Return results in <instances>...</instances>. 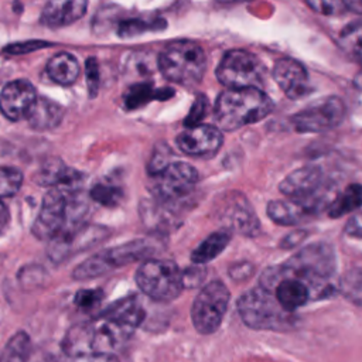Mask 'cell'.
<instances>
[{
    "label": "cell",
    "mask_w": 362,
    "mask_h": 362,
    "mask_svg": "<svg viewBox=\"0 0 362 362\" xmlns=\"http://www.w3.org/2000/svg\"><path fill=\"white\" fill-rule=\"evenodd\" d=\"M206 276V270L204 264H195L188 266L187 269L181 270V279H182V286L184 288H194L202 284L204 279Z\"/></svg>",
    "instance_id": "cell-36"
},
{
    "label": "cell",
    "mask_w": 362,
    "mask_h": 362,
    "mask_svg": "<svg viewBox=\"0 0 362 362\" xmlns=\"http://www.w3.org/2000/svg\"><path fill=\"white\" fill-rule=\"evenodd\" d=\"M205 113H206V98L199 95L195 98L185 120H184V124L185 127H191V126H195V124H199L202 122V119L205 117Z\"/></svg>",
    "instance_id": "cell-38"
},
{
    "label": "cell",
    "mask_w": 362,
    "mask_h": 362,
    "mask_svg": "<svg viewBox=\"0 0 362 362\" xmlns=\"http://www.w3.org/2000/svg\"><path fill=\"white\" fill-rule=\"evenodd\" d=\"M37 99L35 88L24 79L8 82L0 93V110L11 122L27 117Z\"/></svg>",
    "instance_id": "cell-16"
},
{
    "label": "cell",
    "mask_w": 362,
    "mask_h": 362,
    "mask_svg": "<svg viewBox=\"0 0 362 362\" xmlns=\"http://www.w3.org/2000/svg\"><path fill=\"white\" fill-rule=\"evenodd\" d=\"M264 66L252 52L245 49L228 51L218 68L216 78L228 89L259 88L264 83Z\"/></svg>",
    "instance_id": "cell-10"
},
{
    "label": "cell",
    "mask_w": 362,
    "mask_h": 362,
    "mask_svg": "<svg viewBox=\"0 0 362 362\" xmlns=\"http://www.w3.org/2000/svg\"><path fill=\"white\" fill-rule=\"evenodd\" d=\"M267 216L277 225L293 226L301 222L304 218L311 216L313 214L300 202L288 199H273L267 202L266 206Z\"/></svg>",
    "instance_id": "cell-23"
},
{
    "label": "cell",
    "mask_w": 362,
    "mask_h": 362,
    "mask_svg": "<svg viewBox=\"0 0 362 362\" xmlns=\"http://www.w3.org/2000/svg\"><path fill=\"white\" fill-rule=\"evenodd\" d=\"M89 197L102 206L115 208L123 199V189L113 178H105L92 185Z\"/></svg>",
    "instance_id": "cell-27"
},
{
    "label": "cell",
    "mask_w": 362,
    "mask_h": 362,
    "mask_svg": "<svg viewBox=\"0 0 362 362\" xmlns=\"http://www.w3.org/2000/svg\"><path fill=\"white\" fill-rule=\"evenodd\" d=\"M178 206L157 201L154 198H146L140 202V216L143 223L156 232L171 230L180 225Z\"/></svg>",
    "instance_id": "cell-19"
},
{
    "label": "cell",
    "mask_w": 362,
    "mask_h": 362,
    "mask_svg": "<svg viewBox=\"0 0 362 362\" xmlns=\"http://www.w3.org/2000/svg\"><path fill=\"white\" fill-rule=\"evenodd\" d=\"M345 233L351 238L361 239V223H359V216L351 218V221L345 226Z\"/></svg>",
    "instance_id": "cell-43"
},
{
    "label": "cell",
    "mask_w": 362,
    "mask_h": 362,
    "mask_svg": "<svg viewBox=\"0 0 362 362\" xmlns=\"http://www.w3.org/2000/svg\"><path fill=\"white\" fill-rule=\"evenodd\" d=\"M157 252V242L148 239H134L126 243L103 249L79 263L72 277L75 280H89L100 277L117 267L126 266L141 259H148Z\"/></svg>",
    "instance_id": "cell-6"
},
{
    "label": "cell",
    "mask_w": 362,
    "mask_h": 362,
    "mask_svg": "<svg viewBox=\"0 0 362 362\" xmlns=\"http://www.w3.org/2000/svg\"><path fill=\"white\" fill-rule=\"evenodd\" d=\"M134 280L139 288L156 301H173L184 290L181 270L168 259H146L136 270Z\"/></svg>",
    "instance_id": "cell-7"
},
{
    "label": "cell",
    "mask_w": 362,
    "mask_h": 362,
    "mask_svg": "<svg viewBox=\"0 0 362 362\" xmlns=\"http://www.w3.org/2000/svg\"><path fill=\"white\" fill-rule=\"evenodd\" d=\"M219 3H238V1H247V0H216Z\"/></svg>",
    "instance_id": "cell-45"
},
{
    "label": "cell",
    "mask_w": 362,
    "mask_h": 362,
    "mask_svg": "<svg viewBox=\"0 0 362 362\" xmlns=\"http://www.w3.org/2000/svg\"><path fill=\"white\" fill-rule=\"evenodd\" d=\"M337 269V256L332 245L318 242L307 245L294 256L287 259L283 264L269 267L263 272L260 284L263 288L273 291L276 283L286 276L303 280L308 288L310 286L320 287L327 294L332 287L325 283L334 276Z\"/></svg>",
    "instance_id": "cell-2"
},
{
    "label": "cell",
    "mask_w": 362,
    "mask_h": 362,
    "mask_svg": "<svg viewBox=\"0 0 362 362\" xmlns=\"http://www.w3.org/2000/svg\"><path fill=\"white\" fill-rule=\"evenodd\" d=\"M236 308L243 324L252 329L260 331H287L294 327L296 318L286 311L274 298L273 293L262 286L245 291Z\"/></svg>",
    "instance_id": "cell-4"
},
{
    "label": "cell",
    "mask_w": 362,
    "mask_h": 362,
    "mask_svg": "<svg viewBox=\"0 0 362 362\" xmlns=\"http://www.w3.org/2000/svg\"><path fill=\"white\" fill-rule=\"evenodd\" d=\"M86 83H88V90H89V96H96L98 89H99V78H100V72H99V65L95 57H90L86 59Z\"/></svg>",
    "instance_id": "cell-39"
},
{
    "label": "cell",
    "mask_w": 362,
    "mask_h": 362,
    "mask_svg": "<svg viewBox=\"0 0 362 362\" xmlns=\"http://www.w3.org/2000/svg\"><path fill=\"white\" fill-rule=\"evenodd\" d=\"M230 300V293L219 280H212L201 287L192 307L191 321L194 328L202 334H214L222 324Z\"/></svg>",
    "instance_id": "cell-9"
},
{
    "label": "cell",
    "mask_w": 362,
    "mask_h": 362,
    "mask_svg": "<svg viewBox=\"0 0 362 362\" xmlns=\"http://www.w3.org/2000/svg\"><path fill=\"white\" fill-rule=\"evenodd\" d=\"M272 110V99L259 88L226 89L215 102V120L221 130L233 132L260 122Z\"/></svg>",
    "instance_id": "cell-3"
},
{
    "label": "cell",
    "mask_w": 362,
    "mask_h": 362,
    "mask_svg": "<svg viewBox=\"0 0 362 362\" xmlns=\"http://www.w3.org/2000/svg\"><path fill=\"white\" fill-rule=\"evenodd\" d=\"M308 7L318 14L339 16L346 11L361 13L362 0H305Z\"/></svg>",
    "instance_id": "cell-28"
},
{
    "label": "cell",
    "mask_w": 362,
    "mask_h": 362,
    "mask_svg": "<svg viewBox=\"0 0 362 362\" xmlns=\"http://www.w3.org/2000/svg\"><path fill=\"white\" fill-rule=\"evenodd\" d=\"M107 235L109 229L100 225L81 222L65 226L58 235L48 240V257L55 263L64 262L75 253L98 245L106 239Z\"/></svg>",
    "instance_id": "cell-11"
},
{
    "label": "cell",
    "mask_w": 362,
    "mask_h": 362,
    "mask_svg": "<svg viewBox=\"0 0 362 362\" xmlns=\"http://www.w3.org/2000/svg\"><path fill=\"white\" fill-rule=\"evenodd\" d=\"M232 239V230L222 228L209 233L192 252L191 262L195 264H205L218 257Z\"/></svg>",
    "instance_id": "cell-24"
},
{
    "label": "cell",
    "mask_w": 362,
    "mask_h": 362,
    "mask_svg": "<svg viewBox=\"0 0 362 362\" xmlns=\"http://www.w3.org/2000/svg\"><path fill=\"white\" fill-rule=\"evenodd\" d=\"M10 225V211L0 199V235H3Z\"/></svg>",
    "instance_id": "cell-44"
},
{
    "label": "cell",
    "mask_w": 362,
    "mask_h": 362,
    "mask_svg": "<svg viewBox=\"0 0 362 362\" xmlns=\"http://www.w3.org/2000/svg\"><path fill=\"white\" fill-rule=\"evenodd\" d=\"M272 293L277 303L288 313L305 305L311 296L308 286L303 280L290 276L281 277Z\"/></svg>",
    "instance_id": "cell-21"
},
{
    "label": "cell",
    "mask_w": 362,
    "mask_h": 362,
    "mask_svg": "<svg viewBox=\"0 0 362 362\" xmlns=\"http://www.w3.org/2000/svg\"><path fill=\"white\" fill-rule=\"evenodd\" d=\"M346 115L345 103L338 96H327L291 117L293 127L300 133H320L342 123Z\"/></svg>",
    "instance_id": "cell-12"
},
{
    "label": "cell",
    "mask_w": 362,
    "mask_h": 362,
    "mask_svg": "<svg viewBox=\"0 0 362 362\" xmlns=\"http://www.w3.org/2000/svg\"><path fill=\"white\" fill-rule=\"evenodd\" d=\"M199 181V174L195 167L184 161L170 163L163 171L150 177L148 189L154 199L181 206Z\"/></svg>",
    "instance_id": "cell-8"
},
{
    "label": "cell",
    "mask_w": 362,
    "mask_h": 362,
    "mask_svg": "<svg viewBox=\"0 0 362 362\" xmlns=\"http://www.w3.org/2000/svg\"><path fill=\"white\" fill-rule=\"evenodd\" d=\"M216 214L219 219L223 221L225 228L243 236L253 238L260 232V222L252 204L246 195L239 191L223 194L216 205Z\"/></svg>",
    "instance_id": "cell-14"
},
{
    "label": "cell",
    "mask_w": 362,
    "mask_h": 362,
    "mask_svg": "<svg viewBox=\"0 0 362 362\" xmlns=\"http://www.w3.org/2000/svg\"><path fill=\"white\" fill-rule=\"evenodd\" d=\"M165 27V21L164 20H139V18H133V20H126L123 23H120L119 25V35L120 37H134L139 35L144 31L148 30H160Z\"/></svg>",
    "instance_id": "cell-33"
},
{
    "label": "cell",
    "mask_w": 362,
    "mask_h": 362,
    "mask_svg": "<svg viewBox=\"0 0 362 362\" xmlns=\"http://www.w3.org/2000/svg\"><path fill=\"white\" fill-rule=\"evenodd\" d=\"M88 0H48L40 21L51 28L65 27L79 20L86 11Z\"/></svg>",
    "instance_id": "cell-20"
},
{
    "label": "cell",
    "mask_w": 362,
    "mask_h": 362,
    "mask_svg": "<svg viewBox=\"0 0 362 362\" xmlns=\"http://www.w3.org/2000/svg\"><path fill=\"white\" fill-rule=\"evenodd\" d=\"M361 21L346 25L339 34V45L354 58H361Z\"/></svg>",
    "instance_id": "cell-32"
},
{
    "label": "cell",
    "mask_w": 362,
    "mask_h": 362,
    "mask_svg": "<svg viewBox=\"0 0 362 362\" xmlns=\"http://www.w3.org/2000/svg\"><path fill=\"white\" fill-rule=\"evenodd\" d=\"M361 185L358 182L351 184L341 192L337 198H334L328 205V216L329 218H341L349 212L359 209L361 206Z\"/></svg>",
    "instance_id": "cell-26"
},
{
    "label": "cell",
    "mask_w": 362,
    "mask_h": 362,
    "mask_svg": "<svg viewBox=\"0 0 362 362\" xmlns=\"http://www.w3.org/2000/svg\"><path fill=\"white\" fill-rule=\"evenodd\" d=\"M273 78L284 95L300 99L311 92L308 74L304 65L293 58H280L273 66Z\"/></svg>",
    "instance_id": "cell-17"
},
{
    "label": "cell",
    "mask_w": 362,
    "mask_h": 362,
    "mask_svg": "<svg viewBox=\"0 0 362 362\" xmlns=\"http://www.w3.org/2000/svg\"><path fill=\"white\" fill-rule=\"evenodd\" d=\"M144 315V308L136 296L119 298L92 320L72 325L61 342V349L66 358L113 356L132 338Z\"/></svg>",
    "instance_id": "cell-1"
},
{
    "label": "cell",
    "mask_w": 362,
    "mask_h": 362,
    "mask_svg": "<svg viewBox=\"0 0 362 362\" xmlns=\"http://www.w3.org/2000/svg\"><path fill=\"white\" fill-rule=\"evenodd\" d=\"M255 272V267L252 263L249 262H239V263H233L229 267V276L233 281H245L247 280Z\"/></svg>",
    "instance_id": "cell-41"
},
{
    "label": "cell",
    "mask_w": 362,
    "mask_h": 362,
    "mask_svg": "<svg viewBox=\"0 0 362 362\" xmlns=\"http://www.w3.org/2000/svg\"><path fill=\"white\" fill-rule=\"evenodd\" d=\"M175 143L177 147L187 156L211 158L219 151L223 143V136L218 126L199 123L181 132L177 136Z\"/></svg>",
    "instance_id": "cell-15"
},
{
    "label": "cell",
    "mask_w": 362,
    "mask_h": 362,
    "mask_svg": "<svg viewBox=\"0 0 362 362\" xmlns=\"http://www.w3.org/2000/svg\"><path fill=\"white\" fill-rule=\"evenodd\" d=\"M30 355V338L24 331L16 332L4 345L0 362H27Z\"/></svg>",
    "instance_id": "cell-29"
},
{
    "label": "cell",
    "mask_w": 362,
    "mask_h": 362,
    "mask_svg": "<svg viewBox=\"0 0 362 362\" xmlns=\"http://www.w3.org/2000/svg\"><path fill=\"white\" fill-rule=\"evenodd\" d=\"M85 175L68 167L61 158L52 157L47 160L34 175V181L42 187H61L68 192H81Z\"/></svg>",
    "instance_id": "cell-18"
},
{
    "label": "cell",
    "mask_w": 362,
    "mask_h": 362,
    "mask_svg": "<svg viewBox=\"0 0 362 362\" xmlns=\"http://www.w3.org/2000/svg\"><path fill=\"white\" fill-rule=\"evenodd\" d=\"M47 74L59 85H72L79 76V62L72 54L59 52L48 61Z\"/></svg>",
    "instance_id": "cell-25"
},
{
    "label": "cell",
    "mask_w": 362,
    "mask_h": 362,
    "mask_svg": "<svg viewBox=\"0 0 362 362\" xmlns=\"http://www.w3.org/2000/svg\"><path fill=\"white\" fill-rule=\"evenodd\" d=\"M170 157H171V148L165 143H158L146 165V171L148 177H153L160 171H163L171 163Z\"/></svg>",
    "instance_id": "cell-35"
},
{
    "label": "cell",
    "mask_w": 362,
    "mask_h": 362,
    "mask_svg": "<svg viewBox=\"0 0 362 362\" xmlns=\"http://www.w3.org/2000/svg\"><path fill=\"white\" fill-rule=\"evenodd\" d=\"M305 236H307V233H305L304 230H296V232L287 235L284 239H281L280 247H283V249H291V247H294L296 245H298Z\"/></svg>",
    "instance_id": "cell-42"
},
{
    "label": "cell",
    "mask_w": 362,
    "mask_h": 362,
    "mask_svg": "<svg viewBox=\"0 0 362 362\" xmlns=\"http://www.w3.org/2000/svg\"><path fill=\"white\" fill-rule=\"evenodd\" d=\"M45 47H49V42L40 41V40H30V41H23V42H14V44L4 47V52L20 55V54L33 52L35 49H41Z\"/></svg>",
    "instance_id": "cell-40"
},
{
    "label": "cell",
    "mask_w": 362,
    "mask_h": 362,
    "mask_svg": "<svg viewBox=\"0 0 362 362\" xmlns=\"http://www.w3.org/2000/svg\"><path fill=\"white\" fill-rule=\"evenodd\" d=\"M74 194L76 192H68L61 187H51L47 191L31 226V232L37 239L49 240L62 230L68 222V205Z\"/></svg>",
    "instance_id": "cell-13"
},
{
    "label": "cell",
    "mask_w": 362,
    "mask_h": 362,
    "mask_svg": "<svg viewBox=\"0 0 362 362\" xmlns=\"http://www.w3.org/2000/svg\"><path fill=\"white\" fill-rule=\"evenodd\" d=\"M62 117L64 107L59 103L44 96H37L25 119L31 129L44 132L57 127L61 123Z\"/></svg>",
    "instance_id": "cell-22"
},
{
    "label": "cell",
    "mask_w": 362,
    "mask_h": 362,
    "mask_svg": "<svg viewBox=\"0 0 362 362\" xmlns=\"http://www.w3.org/2000/svg\"><path fill=\"white\" fill-rule=\"evenodd\" d=\"M160 72L171 82L194 86L201 82L205 68L206 57L204 49L187 40L174 41L164 47L157 58Z\"/></svg>",
    "instance_id": "cell-5"
},
{
    "label": "cell",
    "mask_w": 362,
    "mask_h": 362,
    "mask_svg": "<svg viewBox=\"0 0 362 362\" xmlns=\"http://www.w3.org/2000/svg\"><path fill=\"white\" fill-rule=\"evenodd\" d=\"M23 173L10 165H0V199L16 195L23 185Z\"/></svg>",
    "instance_id": "cell-31"
},
{
    "label": "cell",
    "mask_w": 362,
    "mask_h": 362,
    "mask_svg": "<svg viewBox=\"0 0 362 362\" xmlns=\"http://www.w3.org/2000/svg\"><path fill=\"white\" fill-rule=\"evenodd\" d=\"M153 99H158V89H156L150 82H137L123 95V103L129 110L139 109Z\"/></svg>",
    "instance_id": "cell-30"
},
{
    "label": "cell",
    "mask_w": 362,
    "mask_h": 362,
    "mask_svg": "<svg viewBox=\"0 0 362 362\" xmlns=\"http://www.w3.org/2000/svg\"><path fill=\"white\" fill-rule=\"evenodd\" d=\"M103 297V293L100 288H93V290H79L76 291L74 297V303L76 307L83 308V310H92L96 307Z\"/></svg>",
    "instance_id": "cell-37"
},
{
    "label": "cell",
    "mask_w": 362,
    "mask_h": 362,
    "mask_svg": "<svg viewBox=\"0 0 362 362\" xmlns=\"http://www.w3.org/2000/svg\"><path fill=\"white\" fill-rule=\"evenodd\" d=\"M339 288L348 298H351V301H354L355 304L361 303V270H359V267H355L342 276Z\"/></svg>",
    "instance_id": "cell-34"
}]
</instances>
